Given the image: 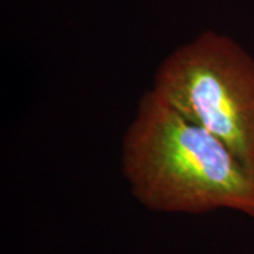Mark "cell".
Here are the masks:
<instances>
[{"label": "cell", "instance_id": "obj_1", "mask_svg": "<svg viewBox=\"0 0 254 254\" xmlns=\"http://www.w3.org/2000/svg\"><path fill=\"white\" fill-rule=\"evenodd\" d=\"M122 173L151 212L235 210L254 219V177L222 141L158 96L144 92L122 144Z\"/></svg>", "mask_w": 254, "mask_h": 254}, {"label": "cell", "instance_id": "obj_2", "mask_svg": "<svg viewBox=\"0 0 254 254\" xmlns=\"http://www.w3.org/2000/svg\"><path fill=\"white\" fill-rule=\"evenodd\" d=\"M151 89L254 177V58L235 38L203 30L164 58Z\"/></svg>", "mask_w": 254, "mask_h": 254}]
</instances>
